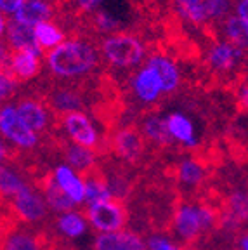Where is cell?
I'll list each match as a JSON object with an SVG mask.
<instances>
[{
    "mask_svg": "<svg viewBox=\"0 0 248 250\" xmlns=\"http://www.w3.org/2000/svg\"><path fill=\"white\" fill-rule=\"evenodd\" d=\"M52 179L58 183L66 195L75 202V205H85L87 191H85V179L77 170L66 164H59L52 170Z\"/></svg>",
    "mask_w": 248,
    "mask_h": 250,
    "instance_id": "8",
    "label": "cell"
},
{
    "mask_svg": "<svg viewBox=\"0 0 248 250\" xmlns=\"http://www.w3.org/2000/svg\"><path fill=\"white\" fill-rule=\"evenodd\" d=\"M143 136L144 139L151 141L158 146H168L174 141V137L170 136V130H168L167 118L163 120L158 115H149V117L144 118Z\"/></svg>",
    "mask_w": 248,
    "mask_h": 250,
    "instance_id": "24",
    "label": "cell"
},
{
    "mask_svg": "<svg viewBox=\"0 0 248 250\" xmlns=\"http://www.w3.org/2000/svg\"><path fill=\"white\" fill-rule=\"evenodd\" d=\"M16 108H18V113H20L21 120L33 132L39 134L42 130H45L49 117H47V109L39 101H35V99H21Z\"/></svg>",
    "mask_w": 248,
    "mask_h": 250,
    "instance_id": "18",
    "label": "cell"
},
{
    "mask_svg": "<svg viewBox=\"0 0 248 250\" xmlns=\"http://www.w3.org/2000/svg\"><path fill=\"white\" fill-rule=\"evenodd\" d=\"M2 24H4L2 30L7 31V40L12 49H24V51L35 52L37 56L42 54V47H40L39 40H37L35 28L33 26L20 23L16 18L9 21V23L4 21Z\"/></svg>",
    "mask_w": 248,
    "mask_h": 250,
    "instance_id": "10",
    "label": "cell"
},
{
    "mask_svg": "<svg viewBox=\"0 0 248 250\" xmlns=\"http://www.w3.org/2000/svg\"><path fill=\"white\" fill-rule=\"evenodd\" d=\"M175 2L181 5V9H183V11H186V9L194 7V5H198V4H202L203 0H175Z\"/></svg>",
    "mask_w": 248,
    "mask_h": 250,
    "instance_id": "36",
    "label": "cell"
},
{
    "mask_svg": "<svg viewBox=\"0 0 248 250\" xmlns=\"http://www.w3.org/2000/svg\"><path fill=\"white\" fill-rule=\"evenodd\" d=\"M236 9H238V16L248 24V0H240Z\"/></svg>",
    "mask_w": 248,
    "mask_h": 250,
    "instance_id": "35",
    "label": "cell"
},
{
    "mask_svg": "<svg viewBox=\"0 0 248 250\" xmlns=\"http://www.w3.org/2000/svg\"><path fill=\"white\" fill-rule=\"evenodd\" d=\"M51 104L54 106V109L58 113H73V111H78L82 108V98L80 94L75 92V90L70 89H62L58 90L51 96Z\"/></svg>",
    "mask_w": 248,
    "mask_h": 250,
    "instance_id": "28",
    "label": "cell"
},
{
    "mask_svg": "<svg viewBox=\"0 0 248 250\" xmlns=\"http://www.w3.org/2000/svg\"><path fill=\"white\" fill-rule=\"evenodd\" d=\"M40 56L35 52L24 51V49H12V54L9 56V64L4 70H11V77L14 80H28L33 78L40 71Z\"/></svg>",
    "mask_w": 248,
    "mask_h": 250,
    "instance_id": "12",
    "label": "cell"
},
{
    "mask_svg": "<svg viewBox=\"0 0 248 250\" xmlns=\"http://www.w3.org/2000/svg\"><path fill=\"white\" fill-rule=\"evenodd\" d=\"M240 250H248V233L240 238Z\"/></svg>",
    "mask_w": 248,
    "mask_h": 250,
    "instance_id": "37",
    "label": "cell"
},
{
    "mask_svg": "<svg viewBox=\"0 0 248 250\" xmlns=\"http://www.w3.org/2000/svg\"><path fill=\"white\" fill-rule=\"evenodd\" d=\"M4 250H43L42 238L30 229H12L4 236Z\"/></svg>",
    "mask_w": 248,
    "mask_h": 250,
    "instance_id": "23",
    "label": "cell"
},
{
    "mask_svg": "<svg viewBox=\"0 0 248 250\" xmlns=\"http://www.w3.org/2000/svg\"><path fill=\"white\" fill-rule=\"evenodd\" d=\"M226 42L231 43L240 52L248 51V24L240 16H227L224 21Z\"/></svg>",
    "mask_w": 248,
    "mask_h": 250,
    "instance_id": "25",
    "label": "cell"
},
{
    "mask_svg": "<svg viewBox=\"0 0 248 250\" xmlns=\"http://www.w3.org/2000/svg\"><path fill=\"white\" fill-rule=\"evenodd\" d=\"M203 5H205L208 20H217V18L226 16L229 7V0H203Z\"/></svg>",
    "mask_w": 248,
    "mask_h": 250,
    "instance_id": "31",
    "label": "cell"
},
{
    "mask_svg": "<svg viewBox=\"0 0 248 250\" xmlns=\"http://www.w3.org/2000/svg\"><path fill=\"white\" fill-rule=\"evenodd\" d=\"M147 66L153 68L158 73L163 85V92H172V90L177 89L179 82H181L179 70L167 56H160V54L151 56V58L147 59Z\"/></svg>",
    "mask_w": 248,
    "mask_h": 250,
    "instance_id": "19",
    "label": "cell"
},
{
    "mask_svg": "<svg viewBox=\"0 0 248 250\" xmlns=\"http://www.w3.org/2000/svg\"><path fill=\"white\" fill-rule=\"evenodd\" d=\"M85 191H87V203L85 205H92V203H101L106 200L113 198L111 188L106 179L104 172L99 170V167L92 168L90 172H87L85 176Z\"/></svg>",
    "mask_w": 248,
    "mask_h": 250,
    "instance_id": "16",
    "label": "cell"
},
{
    "mask_svg": "<svg viewBox=\"0 0 248 250\" xmlns=\"http://www.w3.org/2000/svg\"><path fill=\"white\" fill-rule=\"evenodd\" d=\"M40 186H42V193L45 196V202L49 205V208H51V212H54L58 215V214L75 210V207H77L75 202L58 186V183L52 179V176L47 177V179H42Z\"/></svg>",
    "mask_w": 248,
    "mask_h": 250,
    "instance_id": "17",
    "label": "cell"
},
{
    "mask_svg": "<svg viewBox=\"0 0 248 250\" xmlns=\"http://www.w3.org/2000/svg\"><path fill=\"white\" fill-rule=\"evenodd\" d=\"M26 0H0V9L4 14H16Z\"/></svg>",
    "mask_w": 248,
    "mask_h": 250,
    "instance_id": "32",
    "label": "cell"
},
{
    "mask_svg": "<svg viewBox=\"0 0 248 250\" xmlns=\"http://www.w3.org/2000/svg\"><path fill=\"white\" fill-rule=\"evenodd\" d=\"M47 61L59 77H78L92 70L97 62V51L87 42L66 40L49 52Z\"/></svg>",
    "mask_w": 248,
    "mask_h": 250,
    "instance_id": "1",
    "label": "cell"
},
{
    "mask_svg": "<svg viewBox=\"0 0 248 250\" xmlns=\"http://www.w3.org/2000/svg\"><path fill=\"white\" fill-rule=\"evenodd\" d=\"M146 247L147 250H183L177 243H174L168 236H163V234H151V236H147Z\"/></svg>",
    "mask_w": 248,
    "mask_h": 250,
    "instance_id": "30",
    "label": "cell"
},
{
    "mask_svg": "<svg viewBox=\"0 0 248 250\" xmlns=\"http://www.w3.org/2000/svg\"><path fill=\"white\" fill-rule=\"evenodd\" d=\"M241 52L238 49H234L231 43L227 42H221L215 43L212 47V51L208 54V61L212 64L213 70L217 71H231L236 66L238 58H240Z\"/></svg>",
    "mask_w": 248,
    "mask_h": 250,
    "instance_id": "26",
    "label": "cell"
},
{
    "mask_svg": "<svg viewBox=\"0 0 248 250\" xmlns=\"http://www.w3.org/2000/svg\"><path fill=\"white\" fill-rule=\"evenodd\" d=\"M213 226H217V214L213 207L207 203H181L175 208L174 219H172L174 234L184 243H193Z\"/></svg>",
    "mask_w": 248,
    "mask_h": 250,
    "instance_id": "2",
    "label": "cell"
},
{
    "mask_svg": "<svg viewBox=\"0 0 248 250\" xmlns=\"http://www.w3.org/2000/svg\"><path fill=\"white\" fill-rule=\"evenodd\" d=\"M0 130L5 139L21 149H31L39 145V134L21 120L18 108L12 104H5L0 111Z\"/></svg>",
    "mask_w": 248,
    "mask_h": 250,
    "instance_id": "6",
    "label": "cell"
},
{
    "mask_svg": "<svg viewBox=\"0 0 248 250\" xmlns=\"http://www.w3.org/2000/svg\"><path fill=\"white\" fill-rule=\"evenodd\" d=\"M92 250H147L146 242L130 229L118 233L99 234L92 243Z\"/></svg>",
    "mask_w": 248,
    "mask_h": 250,
    "instance_id": "9",
    "label": "cell"
},
{
    "mask_svg": "<svg viewBox=\"0 0 248 250\" xmlns=\"http://www.w3.org/2000/svg\"><path fill=\"white\" fill-rule=\"evenodd\" d=\"M132 89H134V94L137 96V99L143 103L156 101L160 98V94L163 92V85L158 73L147 64L143 70L137 71V75L132 80Z\"/></svg>",
    "mask_w": 248,
    "mask_h": 250,
    "instance_id": "11",
    "label": "cell"
},
{
    "mask_svg": "<svg viewBox=\"0 0 248 250\" xmlns=\"http://www.w3.org/2000/svg\"><path fill=\"white\" fill-rule=\"evenodd\" d=\"M167 125L170 130V136L174 141L184 146H196V130L194 124L183 113H170L167 117Z\"/></svg>",
    "mask_w": 248,
    "mask_h": 250,
    "instance_id": "21",
    "label": "cell"
},
{
    "mask_svg": "<svg viewBox=\"0 0 248 250\" xmlns=\"http://www.w3.org/2000/svg\"><path fill=\"white\" fill-rule=\"evenodd\" d=\"M103 56L115 66H134L143 59L144 47L139 39L128 33H117L109 35L101 43Z\"/></svg>",
    "mask_w": 248,
    "mask_h": 250,
    "instance_id": "4",
    "label": "cell"
},
{
    "mask_svg": "<svg viewBox=\"0 0 248 250\" xmlns=\"http://www.w3.org/2000/svg\"><path fill=\"white\" fill-rule=\"evenodd\" d=\"M11 210L23 223L40 224L47 221L51 208L47 205L43 193L37 191L31 184H28L23 191L11 198Z\"/></svg>",
    "mask_w": 248,
    "mask_h": 250,
    "instance_id": "5",
    "label": "cell"
},
{
    "mask_svg": "<svg viewBox=\"0 0 248 250\" xmlns=\"http://www.w3.org/2000/svg\"><path fill=\"white\" fill-rule=\"evenodd\" d=\"M205 167L196 158H186V160L179 162L177 170H175L177 183L183 184L187 189H194V188L202 186L203 181H205Z\"/></svg>",
    "mask_w": 248,
    "mask_h": 250,
    "instance_id": "20",
    "label": "cell"
},
{
    "mask_svg": "<svg viewBox=\"0 0 248 250\" xmlns=\"http://www.w3.org/2000/svg\"><path fill=\"white\" fill-rule=\"evenodd\" d=\"M35 35L40 47H45V49H51V51L58 45H61L62 40H64V33L54 23H49V21L35 26Z\"/></svg>",
    "mask_w": 248,
    "mask_h": 250,
    "instance_id": "29",
    "label": "cell"
},
{
    "mask_svg": "<svg viewBox=\"0 0 248 250\" xmlns=\"http://www.w3.org/2000/svg\"><path fill=\"white\" fill-rule=\"evenodd\" d=\"M101 2H103V0H77L78 7H80L82 11H85V12H94V11H96V7L101 4Z\"/></svg>",
    "mask_w": 248,
    "mask_h": 250,
    "instance_id": "34",
    "label": "cell"
},
{
    "mask_svg": "<svg viewBox=\"0 0 248 250\" xmlns=\"http://www.w3.org/2000/svg\"><path fill=\"white\" fill-rule=\"evenodd\" d=\"M85 215H87V219H89V224L99 234L124 231L128 223L127 208H125V205L122 203V200H117V198L87 205Z\"/></svg>",
    "mask_w": 248,
    "mask_h": 250,
    "instance_id": "3",
    "label": "cell"
},
{
    "mask_svg": "<svg viewBox=\"0 0 248 250\" xmlns=\"http://www.w3.org/2000/svg\"><path fill=\"white\" fill-rule=\"evenodd\" d=\"M28 184L30 183L14 167H9L7 164L2 165V170H0V189H2V196L4 198L11 200L12 196L23 191Z\"/></svg>",
    "mask_w": 248,
    "mask_h": 250,
    "instance_id": "27",
    "label": "cell"
},
{
    "mask_svg": "<svg viewBox=\"0 0 248 250\" xmlns=\"http://www.w3.org/2000/svg\"><path fill=\"white\" fill-rule=\"evenodd\" d=\"M62 155H64L66 165H70L80 176H85L87 172L97 167L94 149L83 148V146L75 145V143H66L62 146Z\"/></svg>",
    "mask_w": 248,
    "mask_h": 250,
    "instance_id": "15",
    "label": "cell"
},
{
    "mask_svg": "<svg viewBox=\"0 0 248 250\" xmlns=\"http://www.w3.org/2000/svg\"><path fill=\"white\" fill-rule=\"evenodd\" d=\"M54 226L58 233L66 240H80L87 234L89 229V219L82 212L70 210L64 214H58L54 219Z\"/></svg>",
    "mask_w": 248,
    "mask_h": 250,
    "instance_id": "13",
    "label": "cell"
},
{
    "mask_svg": "<svg viewBox=\"0 0 248 250\" xmlns=\"http://www.w3.org/2000/svg\"><path fill=\"white\" fill-rule=\"evenodd\" d=\"M14 83H16V80L11 77V75L2 73V90H0V94H2V99H7L9 96H12Z\"/></svg>",
    "mask_w": 248,
    "mask_h": 250,
    "instance_id": "33",
    "label": "cell"
},
{
    "mask_svg": "<svg viewBox=\"0 0 248 250\" xmlns=\"http://www.w3.org/2000/svg\"><path fill=\"white\" fill-rule=\"evenodd\" d=\"M117 153L128 162H137L144 153V136L132 127H125L115 137Z\"/></svg>",
    "mask_w": 248,
    "mask_h": 250,
    "instance_id": "14",
    "label": "cell"
},
{
    "mask_svg": "<svg viewBox=\"0 0 248 250\" xmlns=\"http://www.w3.org/2000/svg\"><path fill=\"white\" fill-rule=\"evenodd\" d=\"M61 124L71 143L89 149L97 148L99 134H97V129L92 125V122H90V118L87 115H83L82 111L66 113L61 117Z\"/></svg>",
    "mask_w": 248,
    "mask_h": 250,
    "instance_id": "7",
    "label": "cell"
},
{
    "mask_svg": "<svg viewBox=\"0 0 248 250\" xmlns=\"http://www.w3.org/2000/svg\"><path fill=\"white\" fill-rule=\"evenodd\" d=\"M52 16L51 7L43 0H26L20 7V11L16 12L14 18L20 23H24L28 26H39L40 23H45Z\"/></svg>",
    "mask_w": 248,
    "mask_h": 250,
    "instance_id": "22",
    "label": "cell"
}]
</instances>
